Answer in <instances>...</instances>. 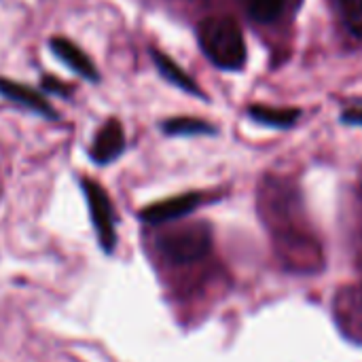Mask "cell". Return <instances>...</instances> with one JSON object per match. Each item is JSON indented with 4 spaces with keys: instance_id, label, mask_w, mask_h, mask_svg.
<instances>
[{
    "instance_id": "cell-3",
    "label": "cell",
    "mask_w": 362,
    "mask_h": 362,
    "mask_svg": "<svg viewBox=\"0 0 362 362\" xmlns=\"http://www.w3.org/2000/svg\"><path fill=\"white\" fill-rule=\"evenodd\" d=\"M81 189L87 199V208H89L98 244L106 255H112L117 248V216H115L110 195L93 178H81Z\"/></svg>"
},
{
    "instance_id": "cell-15",
    "label": "cell",
    "mask_w": 362,
    "mask_h": 362,
    "mask_svg": "<svg viewBox=\"0 0 362 362\" xmlns=\"http://www.w3.org/2000/svg\"><path fill=\"white\" fill-rule=\"evenodd\" d=\"M344 123H352V125H362V108L356 106V108H350L341 115Z\"/></svg>"
},
{
    "instance_id": "cell-1",
    "label": "cell",
    "mask_w": 362,
    "mask_h": 362,
    "mask_svg": "<svg viewBox=\"0 0 362 362\" xmlns=\"http://www.w3.org/2000/svg\"><path fill=\"white\" fill-rule=\"evenodd\" d=\"M204 55L221 70H240L246 64V42L240 23L229 15L208 17L197 30Z\"/></svg>"
},
{
    "instance_id": "cell-13",
    "label": "cell",
    "mask_w": 362,
    "mask_h": 362,
    "mask_svg": "<svg viewBox=\"0 0 362 362\" xmlns=\"http://www.w3.org/2000/svg\"><path fill=\"white\" fill-rule=\"evenodd\" d=\"M339 2L350 32L356 38H362V0H339Z\"/></svg>"
},
{
    "instance_id": "cell-5",
    "label": "cell",
    "mask_w": 362,
    "mask_h": 362,
    "mask_svg": "<svg viewBox=\"0 0 362 362\" xmlns=\"http://www.w3.org/2000/svg\"><path fill=\"white\" fill-rule=\"evenodd\" d=\"M125 129L119 119H108L95 134L91 146H89V157L98 165H108L115 159H119L125 151Z\"/></svg>"
},
{
    "instance_id": "cell-10",
    "label": "cell",
    "mask_w": 362,
    "mask_h": 362,
    "mask_svg": "<svg viewBox=\"0 0 362 362\" xmlns=\"http://www.w3.org/2000/svg\"><path fill=\"white\" fill-rule=\"evenodd\" d=\"M248 115L269 127H291L295 125L299 110L297 108H269V106H250Z\"/></svg>"
},
{
    "instance_id": "cell-2",
    "label": "cell",
    "mask_w": 362,
    "mask_h": 362,
    "mask_svg": "<svg viewBox=\"0 0 362 362\" xmlns=\"http://www.w3.org/2000/svg\"><path fill=\"white\" fill-rule=\"evenodd\" d=\"M159 257L176 267L204 261L212 250V231L206 223H189L170 227L155 238Z\"/></svg>"
},
{
    "instance_id": "cell-11",
    "label": "cell",
    "mask_w": 362,
    "mask_h": 362,
    "mask_svg": "<svg viewBox=\"0 0 362 362\" xmlns=\"http://www.w3.org/2000/svg\"><path fill=\"white\" fill-rule=\"evenodd\" d=\"M161 129L168 136H199V134H214L216 129L202 121V119H193V117H176V119H168Z\"/></svg>"
},
{
    "instance_id": "cell-14",
    "label": "cell",
    "mask_w": 362,
    "mask_h": 362,
    "mask_svg": "<svg viewBox=\"0 0 362 362\" xmlns=\"http://www.w3.org/2000/svg\"><path fill=\"white\" fill-rule=\"evenodd\" d=\"M40 85H42L45 91L55 93V95H68V93L72 91V87H68L64 81H59V78H55V76H49V74H45V76L40 78Z\"/></svg>"
},
{
    "instance_id": "cell-9",
    "label": "cell",
    "mask_w": 362,
    "mask_h": 362,
    "mask_svg": "<svg viewBox=\"0 0 362 362\" xmlns=\"http://www.w3.org/2000/svg\"><path fill=\"white\" fill-rule=\"evenodd\" d=\"M151 55H153V62H155V66H157V70H159V74L168 81V83H172V85H176V87H180L182 91H187V93H193V95H197V98H204V93H202V89L197 87V83L170 57V55H165V53H161V51H151Z\"/></svg>"
},
{
    "instance_id": "cell-8",
    "label": "cell",
    "mask_w": 362,
    "mask_h": 362,
    "mask_svg": "<svg viewBox=\"0 0 362 362\" xmlns=\"http://www.w3.org/2000/svg\"><path fill=\"white\" fill-rule=\"evenodd\" d=\"M335 316L344 335L356 344H362V291H341L335 301Z\"/></svg>"
},
{
    "instance_id": "cell-6",
    "label": "cell",
    "mask_w": 362,
    "mask_h": 362,
    "mask_svg": "<svg viewBox=\"0 0 362 362\" xmlns=\"http://www.w3.org/2000/svg\"><path fill=\"white\" fill-rule=\"evenodd\" d=\"M0 95L6 98L8 102L25 108V110H32L36 115H42L45 119H51V121H57L59 119V112L32 87H28L25 83H17V81H11V78H4L0 76Z\"/></svg>"
},
{
    "instance_id": "cell-12",
    "label": "cell",
    "mask_w": 362,
    "mask_h": 362,
    "mask_svg": "<svg viewBox=\"0 0 362 362\" xmlns=\"http://www.w3.org/2000/svg\"><path fill=\"white\" fill-rule=\"evenodd\" d=\"M248 15L259 23H272L280 17L284 0H244Z\"/></svg>"
},
{
    "instance_id": "cell-4",
    "label": "cell",
    "mask_w": 362,
    "mask_h": 362,
    "mask_svg": "<svg viewBox=\"0 0 362 362\" xmlns=\"http://www.w3.org/2000/svg\"><path fill=\"white\" fill-rule=\"evenodd\" d=\"M202 202H204L202 193H182V195L168 197V199H161V202H155V204L142 208L138 212V218L153 227L168 225V223H174V221L191 214L195 208L202 206Z\"/></svg>"
},
{
    "instance_id": "cell-7",
    "label": "cell",
    "mask_w": 362,
    "mask_h": 362,
    "mask_svg": "<svg viewBox=\"0 0 362 362\" xmlns=\"http://www.w3.org/2000/svg\"><path fill=\"white\" fill-rule=\"evenodd\" d=\"M49 49L51 53L64 62L70 70H74L78 76H83L85 81H91V83H98L100 81V72L95 68V64L91 62V57L76 45L72 42L70 38H64V36H53L49 40Z\"/></svg>"
}]
</instances>
